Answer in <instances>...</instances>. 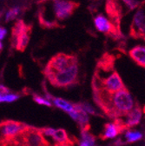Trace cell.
<instances>
[{
  "instance_id": "obj_1",
  "label": "cell",
  "mask_w": 145,
  "mask_h": 146,
  "mask_svg": "<svg viewBox=\"0 0 145 146\" xmlns=\"http://www.w3.org/2000/svg\"><path fill=\"white\" fill-rule=\"evenodd\" d=\"M93 98L106 116L111 118L126 117L134 107L133 98L126 87L114 93L94 90Z\"/></svg>"
},
{
  "instance_id": "obj_2",
  "label": "cell",
  "mask_w": 145,
  "mask_h": 146,
  "mask_svg": "<svg viewBox=\"0 0 145 146\" xmlns=\"http://www.w3.org/2000/svg\"><path fill=\"white\" fill-rule=\"evenodd\" d=\"M5 140H9L17 146H51V143L42 133L40 128L29 125L20 134Z\"/></svg>"
},
{
  "instance_id": "obj_3",
  "label": "cell",
  "mask_w": 145,
  "mask_h": 146,
  "mask_svg": "<svg viewBox=\"0 0 145 146\" xmlns=\"http://www.w3.org/2000/svg\"><path fill=\"white\" fill-rule=\"evenodd\" d=\"M125 88V85L117 70H112L111 74L103 77L95 72L92 78V90H101L109 93H114Z\"/></svg>"
},
{
  "instance_id": "obj_4",
  "label": "cell",
  "mask_w": 145,
  "mask_h": 146,
  "mask_svg": "<svg viewBox=\"0 0 145 146\" xmlns=\"http://www.w3.org/2000/svg\"><path fill=\"white\" fill-rule=\"evenodd\" d=\"M45 77L49 82L55 87H70L78 83V64H74L60 72L45 75Z\"/></svg>"
},
{
  "instance_id": "obj_5",
  "label": "cell",
  "mask_w": 145,
  "mask_h": 146,
  "mask_svg": "<svg viewBox=\"0 0 145 146\" xmlns=\"http://www.w3.org/2000/svg\"><path fill=\"white\" fill-rule=\"evenodd\" d=\"M77 58L74 55H68L64 53H58L55 55L54 57L50 58L47 65L45 66L44 70V74H53V73H57L63 71L70 66L77 64Z\"/></svg>"
},
{
  "instance_id": "obj_6",
  "label": "cell",
  "mask_w": 145,
  "mask_h": 146,
  "mask_svg": "<svg viewBox=\"0 0 145 146\" xmlns=\"http://www.w3.org/2000/svg\"><path fill=\"white\" fill-rule=\"evenodd\" d=\"M27 124L19 121L13 120H5L0 123V133L2 134L1 139H10L13 138L19 134H20Z\"/></svg>"
},
{
  "instance_id": "obj_7",
  "label": "cell",
  "mask_w": 145,
  "mask_h": 146,
  "mask_svg": "<svg viewBox=\"0 0 145 146\" xmlns=\"http://www.w3.org/2000/svg\"><path fill=\"white\" fill-rule=\"evenodd\" d=\"M78 7V4L69 0H55L53 5V9L56 17L59 20H64L69 17L73 11Z\"/></svg>"
},
{
  "instance_id": "obj_8",
  "label": "cell",
  "mask_w": 145,
  "mask_h": 146,
  "mask_svg": "<svg viewBox=\"0 0 145 146\" xmlns=\"http://www.w3.org/2000/svg\"><path fill=\"white\" fill-rule=\"evenodd\" d=\"M128 129L126 123L122 118H116L113 123H108L104 125L103 133L100 135V137L103 140L113 138Z\"/></svg>"
},
{
  "instance_id": "obj_9",
  "label": "cell",
  "mask_w": 145,
  "mask_h": 146,
  "mask_svg": "<svg viewBox=\"0 0 145 146\" xmlns=\"http://www.w3.org/2000/svg\"><path fill=\"white\" fill-rule=\"evenodd\" d=\"M94 22H95V25L97 29L99 31L103 32L106 35L111 36V38H117L121 36V31L119 28L114 25L110 20H108L104 16L98 15L97 17H95Z\"/></svg>"
},
{
  "instance_id": "obj_10",
  "label": "cell",
  "mask_w": 145,
  "mask_h": 146,
  "mask_svg": "<svg viewBox=\"0 0 145 146\" xmlns=\"http://www.w3.org/2000/svg\"><path fill=\"white\" fill-rule=\"evenodd\" d=\"M145 17H144V10L143 7L139 8L134 16L133 22L130 27V36L135 38H142L144 39L145 33Z\"/></svg>"
},
{
  "instance_id": "obj_11",
  "label": "cell",
  "mask_w": 145,
  "mask_h": 146,
  "mask_svg": "<svg viewBox=\"0 0 145 146\" xmlns=\"http://www.w3.org/2000/svg\"><path fill=\"white\" fill-rule=\"evenodd\" d=\"M30 30L31 27L28 28L22 33H20L17 38L12 41L13 46L19 51H24L30 41Z\"/></svg>"
},
{
  "instance_id": "obj_12",
  "label": "cell",
  "mask_w": 145,
  "mask_h": 146,
  "mask_svg": "<svg viewBox=\"0 0 145 146\" xmlns=\"http://www.w3.org/2000/svg\"><path fill=\"white\" fill-rule=\"evenodd\" d=\"M130 57L142 68L145 67V49L142 45H137L129 51Z\"/></svg>"
},
{
  "instance_id": "obj_13",
  "label": "cell",
  "mask_w": 145,
  "mask_h": 146,
  "mask_svg": "<svg viewBox=\"0 0 145 146\" xmlns=\"http://www.w3.org/2000/svg\"><path fill=\"white\" fill-rule=\"evenodd\" d=\"M142 111L141 110V107L136 104L130 111V113L126 116V117H128V120H127L125 123L129 129L131 127H134V126L139 124V123L141 121V117H142Z\"/></svg>"
},
{
  "instance_id": "obj_14",
  "label": "cell",
  "mask_w": 145,
  "mask_h": 146,
  "mask_svg": "<svg viewBox=\"0 0 145 146\" xmlns=\"http://www.w3.org/2000/svg\"><path fill=\"white\" fill-rule=\"evenodd\" d=\"M52 138L56 142V143L69 144L71 146L74 145V142L69 137L66 131H64V129L55 130V132H54V134L52 135Z\"/></svg>"
},
{
  "instance_id": "obj_15",
  "label": "cell",
  "mask_w": 145,
  "mask_h": 146,
  "mask_svg": "<svg viewBox=\"0 0 145 146\" xmlns=\"http://www.w3.org/2000/svg\"><path fill=\"white\" fill-rule=\"evenodd\" d=\"M47 98H48V99L52 100L53 104H55L56 106H58V108L62 109L63 111H66L68 113L74 111L73 104H70V102H68L66 100H64V99L59 98H54L50 94H47Z\"/></svg>"
},
{
  "instance_id": "obj_16",
  "label": "cell",
  "mask_w": 145,
  "mask_h": 146,
  "mask_svg": "<svg viewBox=\"0 0 145 146\" xmlns=\"http://www.w3.org/2000/svg\"><path fill=\"white\" fill-rule=\"evenodd\" d=\"M30 26L26 25L23 20H19V21H17V22L14 25V26H13V28H12V41H13L20 33H22L23 31H24L25 30H27V29L30 28Z\"/></svg>"
},
{
  "instance_id": "obj_17",
  "label": "cell",
  "mask_w": 145,
  "mask_h": 146,
  "mask_svg": "<svg viewBox=\"0 0 145 146\" xmlns=\"http://www.w3.org/2000/svg\"><path fill=\"white\" fill-rule=\"evenodd\" d=\"M82 134V141H83L88 146H95L96 137L90 134L89 131H81Z\"/></svg>"
},
{
  "instance_id": "obj_18",
  "label": "cell",
  "mask_w": 145,
  "mask_h": 146,
  "mask_svg": "<svg viewBox=\"0 0 145 146\" xmlns=\"http://www.w3.org/2000/svg\"><path fill=\"white\" fill-rule=\"evenodd\" d=\"M142 135L140 132L137 131H128L126 133V138L128 143H134L136 142L140 139H142Z\"/></svg>"
},
{
  "instance_id": "obj_19",
  "label": "cell",
  "mask_w": 145,
  "mask_h": 146,
  "mask_svg": "<svg viewBox=\"0 0 145 146\" xmlns=\"http://www.w3.org/2000/svg\"><path fill=\"white\" fill-rule=\"evenodd\" d=\"M20 11V8L19 7H14L12 9H11L7 13H6V17H5V20L8 22V21H11L13 19H15L16 17L19 15Z\"/></svg>"
},
{
  "instance_id": "obj_20",
  "label": "cell",
  "mask_w": 145,
  "mask_h": 146,
  "mask_svg": "<svg viewBox=\"0 0 145 146\" xmlns=\"http://www.w3.org/2000/svg\"><path fill=\"white\" fill-rule=\"evenodd\" d=\"M33 99L34 101L37 103V104H43V105H46V106H49L50 107L51 106V103L50 101H48L47 99L38 96V95H34L33 96Z\"/></svg>"
},
{
  "instance_id": "obj_21",
  "label": "cell",
  "mask_w": 145,
  "mask_h": 146,
  "mask_svg": "<svg viewBox=\"0 0 145 146\" xmlns=\"http://www.w3.org/2000/svg\"><path fill=\"white\" fill-rule=\"evenodd\" d=\"M80 106L83 108V111L86 112V113H89V114H93V115H96V111H95V110L90 106L89 104L87 103H83V104H79Z\"/></svg>"
},
{
  "instance_id": "obj_22",
  "label": "cell",
  "mask_w": 145,
  "mask_h": 146,
  "mask_svg": "<svg viewBox=\"0 0 145 146\" xmlns=\"http://www.w3.org/2000/svg\"><path fill=\"white\" fill-rule=\"evenodd\" d=\"M19 98V95L7 94V95L3 96V102H13V101H16Z\"/></svg>"
},
{
  "instance_id": "obj_23",
  "label": "cell",
  "mask_w": 145,
  "mask_h": 146,
  "mask_svg": "<svg viewBox=\"0 0 145 146\" xmlns=\"http://www.w3.org/2000/svg\"><path fill=\"white\" fill-rule=\"evenodd\" d=\"M122 1L130 10H134L138 5V3L136 1V0H122Z\"/></svg>"
},
{
  "instance_id": "obj_24",
  "label": "cell",
  "mask_w": 145,
  "mask_h": 146,
  "mask_svg": "<svg viewBox=\"0 0 145 146\" xmlns=\"http://www.w3.org/2000/svg\"><path fill=\"white\" fill-rule=\"evenodd\" d=\"M40 130L44 136H48V137H52V135L55 132V130L52 128H40Z\"/></svg>"
},
{
  "instance_id": "obj_25",
  "label": "cell",
  "mask_w": 145,
  "mask_h": 146,
  "mask_svg": "<svg viewBox=\"0 0 145 146\" xmlns=\"http://www.w3.org/2000/svg\"><path fill=\"white\" fill-rule=\"evenodd\" d=\"M9 93H10V90L7 87L0 84V95L5 96V95H7Z\"/></svg>"
},
{
  "instance_id": "obj_26",
  "label": "cell",
  "mask_w": 145,
  "mask_h": 146,
  "mask_svg": "<svg viewBox=\"0 0 145 146\" xmlns=\"http://www.w3.org/2000/svg\"><path fill=\"white\" fill-rule=\"evenodd\" d=\"M0 146H17L15 144H13L11 142H10L9 140H5V139H0Z\"/></svg>"
},
{
  "instance_id": "obj_27",
  "label": "cell",
  "mask_w": 145,
  "mask_h": 146,
  "mask_svg": "<svg viewBox=\"0 0 145 146\" xmlns=\"http://www.w3.org/2000/svg\"><path fill=\"white\" fill-rule=\"evenodd\" d=\"M6 34H7V31L5 28H2L1 29V31H0V40L3 39L5 36Z\"/></svg>"
},
{
  "instance_id": "obj_28",
  "label": "cell",
  "mask_w": 145,
  "mask_h": 146,
  "mask_svg": "<svg viewBox=\"0 0 145 146\" xmlns=\"http://www.w3.org/2000/svg\"><path fill=\"white\" fill-rule=\"evenodd\" d=\"M51 146H71V145H69V144H61V143H55Z\"/></svg>"
},
{
  "instance_id": "obj_29",
  "label": "cell",
  "mask_w": 145,
  "mask_h": 146,
  "mask_svg": "<svg viewBox=\"0 0 145 146\" xmlns=\"http://www.w3.org/2000/svg\"><path fill=\"white\" fill-rule=\"evenodd\" d=\"M79 146H88L83 141H82V142H80V143H79Z\"/></svg>"
},
{
  "instance_id": "obj_30",
  "label": "cell",
  "mask_w": 145,
  "mask_h": 146,
  "mask_svg": "<svg viewBox=\"0 0 145 146\" xmlns=\"http://www.w3.org/2000/svg\"><path fill=\"white\" fill-rule=\"evenodd\" d=\"M3 102V96L2 95H0V103Z\"/></svg>"
},
{
  "instance_id": "obj_31",
  "label": "cell",
  "mask_w": 145,
  "mask_h": 146,
  "mask_svg": "<svg viewBox=\"0 0 145 146\" xmlns=\"http://www.w3.org/2000/svg\"><path fill=\"white\" fill-rule=\"evenodd\" d=\"M2 48H3V44H2V43H1V42H0V50H2Z\"/></svg>"
},
{
  "instance_id": "obj_32",
  "label": "cell",
  "mask_w": 145,
  "mask_h": 146,
  "mask_svg": "<svg viewBox=\"0 0 145 146\" xmlns=\"http://www.w3.org/2000/svg\"><path fill=\"white\" fill-rule=\"evenodd\" d=\"M1 29H2V28H1V27H0V31H1Z\"/></svg>"
}]
</instances>
